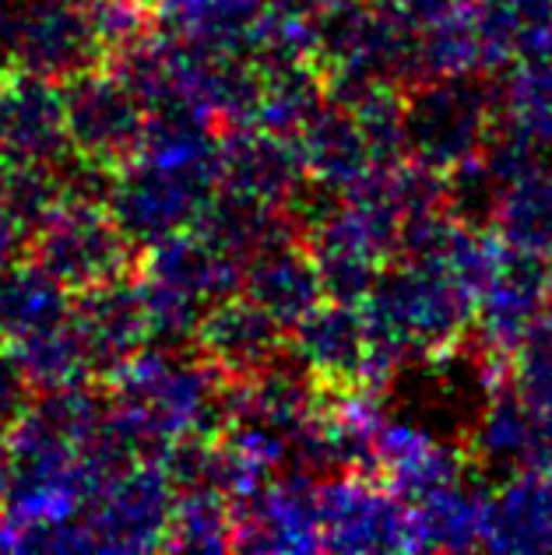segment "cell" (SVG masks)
I'll use <instances>...</instances> for the list:
<instances>
[{
    "label": "cell",
    "instance_id": "obj_2",
    "mask_svg": "<svg viewBox=\"0 0 552 555\" xmlns=\"http://www.w3.org/2000/svg\"><path fill=\"white\" fill-rule=\"evenodd\" d=\"M521 116L531 138L552 144V64L545 61L521 85Z\"/></svg>",
    "mask_w": 552,
    "mask_h": 555
},
{
    "label": "cell",
    "instance_id": "obj_1",
    "mask_svg": "<svg viewBox=\"0 0 552 555\" xmlns=\"http://www.w3.org/2000/svg\"><path fill=\"white\" fill-rule=\"evenodd\" d=\"M514 232L531 250L552 246V180L535 177L514 201Z\"/></svg>",
    "mask_w": 552,
    "mask_h": 555
}]
</instances>
